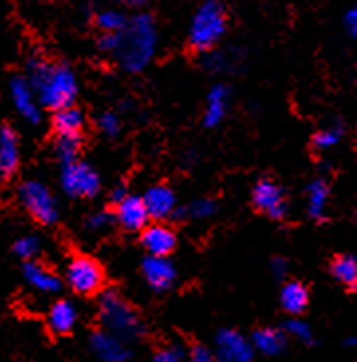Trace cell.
I'll return each instance as SVG.
<instances>
[{
  "label": "cell",
  "instance_id": "4316f807",
  "mask_svg": "<svg viewBox=\"0 0 357 362\" xmlns=\"http://www.w3.org/2000/svg\"><path fill=\"white\" fill-rule=\"evenodd\" d=\"M217 212V204L212 198H198L188 206H183L180 210H176V218H190V220H207Z\"/></svg>",
  "mask_w": 357,
  "mask_h": 362
},
{
  "label": "cell",
  "instance_id": "1f68e13d",
  "mask_svg": "<svg viewBox=\"0 0 357 362\" xmlns=\"http://www.w3.org/2000/svg\"><path fill=\"white\" fill-rule=\"evenodd\" d=\"M97 125L101 129V133L109 139H115L121 133V119L115 111H105L97 117Z\"/></svg>",
  "mask_w": 357,
  "mask_h": 362
},
{
  "label": "cell",
  "instance_id": "83f0119b",
  "mask_svg": "<svg viewBox=\"0 0 357 362\" xmlns=\"http://www.w3.org/2000/svg\"><path fill=\"white\" fill-rule=\"evenodd\" d=\"M79 151H81V137H68V135L56 137V157L61 163V167L79 160Z\"/></svg>",
  "mask_w": 357,
  "mask_h": 362
},
{
  "label": "cell",
  "instance_id": "603a6c76",
  "mask_svg": "<svg viewBox=\"0 0 357 362\" xmlns=\"http://www.w3.org/2000/svg\"><path fill=\"white\" fill-rule=\"evenodd\" d=\"M329 186L324 178L312 180L306 188V208H308L310 218L316 222H322L326 218V208H328Z\"/></svg>",
  "mask_w": 357,
  "mask_h": 362
},
{
  "label": "cell",
  "instance_id": "9c48e42d",
  "mask_svg": "<svg viewBox=\"0 0 357 362\" xmlns=\"http://www.w3.org/2000/svg\"><path fill=\"white\" fill-rule=\"evenodd\" d=\"M213 356L217 362H253L255 349L249 339L233 329H222L215 334Z\"/></svg>",
  "mask_w": 357,
  "mask_h": 362
},
{
  "label": "cell",
  "instance_id": "f1b7e54d",
  "mask_svg": "<svg viewBox=\"0 0 357 362\" xmlns=\"http://www.w3.org/2000/svg\"><path fill=\"white\" fill-rule=\"evenodd\" d=\"M344 133H346V127L341 123H332L328 127L320 129L318 133L312 139V145L318 151H328V148H334L336 145H339V141L344 139Z\"/></svg>",
  "mask_w": 357,
  "mask_h": 362
},
{
  "label": "cell",
  "instance_id": "60d3db41",
  "mask_svg": "<svg viewBox=\"0 0 357 362\" xmlns=\"http://www.w3.org/2000/svg\"><path fill=\"white\" fill-rule=\"evenodd\" d=\"M348 344L351 346V349H356L357 351V337H351V339L348 341Z\"/></svg>",
  "mask_w": 357,
  "mask_h": 362
},
{
  "label": "cell",
  "instance_id": "8fae6325",
  "mask_svg": "<svg viewBox=\"0 0 357 362\" xmlns=\"http://www.w3.org/2000/svg\"><path fill=\"white\" fill-rule=\"evenodd\" d=\"M89 349L101 362H126L133 356L131 344L105 329H99L91 334Z\"/></svg>",
  "mask_w": 357,
  "mask_h": 362
},
{
  "label": "cell",
  "instance_id": "e575fe53",
  "mask_svg": "<svg viewBox=\"0 0 357 362\" xmlns=\"http://www.w3.org/2000/svg\"><path fill=\"white\" fill-rule=\"evenodd\" d=\"M116 48H119V34H99L97 38V49L105 56H115Z\"/></svg>",
  "mask_w": 357,
  "mask_h": 362
},
{
  "label": "cell",
  "instance_id": "f546056e",
  "mask_svg": "<svg viewBox=\"0 0 357 362\" xmlns=\"http://www.w3.org/2000/svg\"><path fill=\"white\" fill-rule=\"evenodd\" d=\"M40 247H42V244L36 235H22L14 242V254L24 262H34L36 255L40 254Z\"/></svg>",
  "mask_w": 357,
  "mask_h": 362
},
{
  "label": "cell",
  "instance_id": "44dd1931",
  "mask_svg": "<svg viewBox=\"0 0 357 362\" xmlns=\"http://www.w3.org/2000/svg\"><path fill=\"white\" fill-rule=\"evenodd\" d=\"M52 125H54V131H56V137H61V135L81 137V131L85 127V115L75 105L63 107L59 111H54Z\"/></svg>",
  "mask_w": 357,
  "mask_h": 362
},
{
  "label": "cell",
  "instance_id": "836d02e7",
  "mask_svg": "<svg viewBox=\"0 0 357 362\" xmlns=\"http://www.w3.org/2000/svg\"><path fill=\"white\" fill-rule=\"evenodd\" d=\"M150 362H188V354L183 353L180 346L170 344V346H164V349L156 351Z\"/></svg>",
  "mask_w": 357,
  "mask_h": 362
},
{
  "label": "cell",
  "instance_id": "5b68a950",
  "mask_svg": "<svg viewBox=\"0 0 357 362\" xmlns=\"http://www.w3.org/2000/svg\"><path fill=\"white\" fill-rule=\"evenodd\" d=\"M18 202L36 222L44 226L56 224L59 218V206L56 196L40 180H24L16 190Z\"/></svg>",
  "mask_w": 357,
  "mask_h": 362
},
{
  "label": "cell",
  "instance_id": "5bb4252c",
  "mask_svg": "<svg viewBox=\"0 0 357 362\" xmlns=\"http://www.w3.org/2000/svg\"><path fill=\"white\" fill-rule=\"evenodd\" d=\"M143 275L146 284L155 291H168L176 284V267L168 257L148 255L143 262Z\"/></svg>",
  "mask_w": 357,
  "mask_h": 362
},
{
  "label": "cell",
  "instance_id": "ba28073f",
  "mask_svg": "<svg viewBox=\"0 0 357 362\" xmlns=\"http://www.w3.org/2000/svg\"><path fill=\"white\" fill-rule=\"evenodd\" d=\"M251 198L255 208L272 220H282L289 214V202H286V194H284L282 186H279L270 178H261L253 186Z\"/></svg>",
  "mask_w": 357,
  "mask_h": 362
},
{
  "label": "cell",
  "instance_id": "9a60e30c",
  "mask_svg": "<svg viewBox=\"0 0 357 362\" xmlns=\"http://www.w3.org/2000/svg\"><path fill=\"white\" fill-rule=\"evenodd\" d=\"M148 216L156 222H164L166 218L174 216L176 212V194L170 186L156 185L150 186L143 196Z\"/></svg>",
  "mask_w": 357,
  "mask_h": 362
},
{
  "label": "cell",
  "instance_id": "cb8c5ba5",
  "mask_svg": "<svg viewBox=\"0 0 357 362\" xmlns=\"http://www.w3.org/2000/svg\"><path fill=\"white\" fill-rule=\"evenodd\" d=\"M241 62V52L237 48H229V49H212L207 54H203V68L212 74H222V71H233L237 69Z\"/></svg>",
  "mask_w": 357,
  "mask_h": 362
},
{
  "label": "cell",
  "instance_id": "30bf717a",
  "mask_svg": "<svg viewBox=\"0 0 357 362\" xmlns=\"http://www.w3.org/2000/svg\"><path fill=\"white\" fill-rule=\"evenodd\" d=\"M10 98L14 103V109L18 111V115L30 125H38L42 121V105L38 98L34 93V89L30 86L26 78H12L10 81Z\"/></svg>",
  "mask_w": 357,
  "mask_h": 362
},
{
  "label": "cell",
  "instance_id": "ac0fdd59",
  "mask_svg": "<svg viewBox=\"0 0 357 362\" xmlns=\"http://www.w3.org/2000/svg\"><path fill=\"white\" fill-rule=\"evenodd\" d=\"M22 274H24L26 284L32 289H36L38 293L54 295L61 289V279H59L58 275L54 274L52 269H48L46 265L38 264V262H26Z\"/></svg>",
  "mask_w": 357,
  "mask_h": 362
},
{
  "label": "cell",
  "instance_id": "6da1fadb",
  "mask_svg": "<svg viewBox=\"0 0 357 362\" xmlns=\"http://www.w3.org/2000/svg\"><path fill=\"white\" fill-rule=\"evenodd\" d=\"M30 86L34 89L40 105L52 111L71 107L79 93V83L73 69L63 62H52L42 56L28 59Z\"/></svg>",
  "mask_w": 357,
  "mask_h": 362
},
{
  "label": "cell",
  "instance_id": "f35d334b",
  "mask_svg": "<svg viewBox=\"0 0 357 362\" xmlns=\"http://www.w3.org/2000/svg\"><path fill=\"white\" fill-rule=\"evenodd\" d=\"M126 196H128V192H126L125 186L119 185V186H115V188H113L111 192H109V200H111V204L116 206L119 202H123Z\"/></svg>",
  "mask_w": 357,
  "mask_h": 362
},
{
  "label": "cell",
  "instance_id": "3957f363",
  "mask_svg": "<svg viewBox=\"0 0 357 362\" xmlns=\"http://www.w3.org/2000/svg\"><path fill=\"white\" fill-rule=\"evenodd\" d=\"M229 16L227 6L222 0H203L193 12L190 30H188V44L193 52L207 54L217 48L225 32H227Z\"/></svg>",
  "mask_w": 357,
  "mask_h": 362
},
{
  "label": "cell",
  "instance_id": "d4e9b609",
  "mask_svg": "<svg viewBox=\"0 0 357 362\" xmlns=\"http://www.w3.org/2000/svg\"><path fill=\"white\" fill-rule=\"evenodd\" d=\"M93 20H95L97 28L101 30V34H119L125 30L128 16L119 8H103L95 12Z\"/></svg>",
  "mask_w": 357,
  "mask_h": 362
},
{
  "label": "cell",
  "instance_id": "484cf974",
  "mask_svg": "<svg viewBox=\"0 0 357 362\" xmlns=\"http://www.w3.org/2000/svg\"><path fill=\"white\" fill-rule=\"evenodd\" d=\"M332 275L336 277V281L348 287L357 285V257L351 254L338 255L332 262Z\"/></svg>",
  "mask_w": 357,
  "mask_h": 362
},
{
  "label": "cell",
  "instance_id": "d590c367",
  "mask_svg": "<svg viewBox=\"0 0 357 362\" xmlns=\"http://www.w3.org/2000/svg\"><path fill=\"white\" fill-rule=\"evenodd\" d=\"M188 362H217V361H215V356H213V353L207 349V346H203V344H195V346H192V351L188 353Z\"/></svg>",
  "mask_w": 357,
  "mask_h": 362
},
{
  "label": "cell",
  "instance_id": "2e32d148",
  "mask_svg": "<svg viewBox=\"0 0 357 362\" xmlns=\"http://www.w3.org/2000/svg\"><path fill=\"white\" fill-rule=\"evenodd\" d=\"M231 103V91L225 83H215L207 98H205V109H203V125L205 127H217L222 123Z\"/></svg>",
  "mask_w": 357,
  "mask_h": 362
},
{
  "label": "cell",
  "instance_id": "7402d4cb",
  "mask_svg": "<svg viewBox=\"0 0 357 362\" xmlns=\"http://www.w3.org/2000/svg\"><path fill=\"white\" fill-rule=\"evenodd\" d=\"M310 303L308 289L300 281H289L282 285L280 289V305L282 309L292 317H298L306 311V307Z\"/></svg>",
  "mask_w": 357,
  "mask_h": 362
},
{
  "label": "cell",
  "instance_id": "4dcf8cb0",
  "mask_svg": "<svg viewBox=\"0 0 357 362\" xmlns=\"http://www.w3.org/2000/svg\"><path fill=\"white\" fill-rule=\"evenodd\" d=\"M284 333H286V337H292V339H296L300 343H314V333H312L310 325L304 323V321H300V319H290V321H286V325H284Z\"/></svg>",
  "mask_w": 357,
  "mask_h": 362
},
{
  "label": "cell",
  "instance_id": "7c38bea8",
  "mask_svg": "<svg viewBox=\"0 0 357 362\" xmlns=\"http://www.w3.org/2000/svg\"><path fill=\"white\" fill-rule=\"evenodd\" d=\"M140 242L148 255L168 257L176 250V232L164 222L148 224L140 234Z\"/></svg>",
  "mask_w": 357,
  "mask_h": 362
},
{
  "label": "cell",
  "instance_id": "d6986e66",
  "mask_svg": "<svg viewBox=\"0 0 357 362\" xmlns=\"http://www.w3.org/2000/svg\"><path fill=\"white\" fill-rule=\"evenodd\" d=\"M78 307L68 301V299H59L49 307L48 311V329L54 334H69L75 325H78Z\"/></svg>",
  "mask_w": 357,
  "mask_h": 362
},
{
  "label": "cell",
  "instance_id": "52a82bcc",
  "mask_svg": "<svg viewBox=\"0 0 357 362\" xmlns=\"http://www.w3.org/2000/svg\"><path fill=\"white\" fill-rule=\"evenodd\" d=\"M61 190L71 198H93L101 188V178L89 163L75 160L61 167Z\"/></svg>",
  "mask_w": 357,
  "mask_h": 362
},
{
  "label": "cell",
  "instance_id": "b9f144b4",
  "mask_svg": "<svg viewBox=\"0 0 357 362\" xmlns=\"http://www.w3.org/2000/svg\"><path fill=\"white\" fill-rule=\"evenodd\" d=\"M356 289H357V285H356Z\"/></svg>",
  "mask_w": 357,
  "mask_h": 362
},
{
  "label": "cell",
  "instance_id": "74e56055",
  "mask_svg": "<svg viewBox=\"0 0 357 362\" xmlns=\"http://www.w3.org/2000/svg\"><path fill=\"white\" fill-rule=\"evenodd\" d=\"M270 272L274 274V277H284V275L289 274V262L282 259V257H274L270 262Z\"/></svg>",
  "mask_w": 357,
  "mask_h": 362
},
{
  "label": "cell",
  "instance_id": "277c9868",
  "mask_svg": "<svg viewBox=\"0 0 357 362\" xmlns=\"http://www.w3.org/2000/svg\"><path fill=\"white\" fill-rule=\"evenodd\" d=\"M99 321L105 331L128 344L140 341L146 333L140 315L119 291H105L99 297Z\"/></svg>",
  "mask_w": 357,
  "mask_h": 362
},
{
  "label": "cell",
  "instance_id": "e0dca14e",
  "mask_svg": "<svg viewBox=\"0 0 357 362\" xmlns=\"http://www.w3.org/2000/svg\"><path fill=\"white\" fill-rule=\"evenodd\" d=\"M20 165V145L16 131L8 125L0 127V178L16 175Z\"/></svg>",
  "mask_w": 357,
  "mask_h": 362
},
{
  "label": "cell",
  "instance_id": "ab89813d",
  "mask_svg": "<svg viewBox=\"0 0 357 362\" xmlns=\"http://www.w3.org/2000/svg\"><path fill=\"white\" fill-rule=\"evenodd\" d=\"M121 6H126V8H143L148 0H115Z\"/></svg>",
  "mask_w": 357,
  "mask_h": 362
},
{
  "label": "cell",
  "instance_id": "ffe728a7",
  "mask_svg": "<svg viewBox=\"0 0 357 362\" xmlns=\"http://www.w3.org/2000/svg\"><path fill=\"white\" fill-rule=\"evenodd\" d=\"M253 349L257 353L265 354V356H279L284 353L289 337L282 329H274V327H262L253 333Z\"/></svg>",
  "mask_w": 357,
  "mask_h": 362
},
{
  "label": "cell",
  "instance_id": "4fadbf2b",
  "mask_svg": "<svg viewBox=\"0 0 357 362\" xmlns=\"http://www.w3.org/2000/svg\"><path fill=\"white\" fill-rule=\"evenodd\" d=\"M115 220L126 232H143L150 220L143 196L128 194L123 202H119L115 206Z\"/></svg>",
  "mask_w": 357,
  "mask_h": 362
},
{
  "label": "cell",
  "instance_id": "8992f818",
  "mask_svg": "<svg viewBox=\"0 0 357 362\" xmlns=\"http://www.w3.org/2000/svg\"><path fill=\"white\" fill-rule=\"evenodd\" d=\"M66 281L78 295H95L105 281L103 267L89 255H75L66 267Z\"/></svg>",
  "mask_w": 357,
  "mask_h": 362
},
{
  "label": "cell",
  "instance_id": "7a4b0ae2",
  "mask_svg": "<svg viewBox=\"0 0 357 362\" xmlns=\"http://www.w3.org/2000/svg\"><path fill=\"white\" fill-rule=\"evenodd\" d=\"M158 48L156 20L148 12L131 16L123 32H119V48L113 59L126 74H138L152 62Z\"/></svg>",
  "mask_w": 357,
  "mask_h": 362
},
{
  "label": "cell",
  "instance_id": "d6a6232c",
  "mask_svg": "<svg viewBox=\"0 0 357 362\" xmlns=\"http://www.w3.org/2000/svg\"><path fill=\"white\" fill-rule=\"evenodd\" d=\"M113 222V216L109 214L107 210H97V212H91V214L85 218V228H87V232H103L107 230L109 226Z\"/></svg>",
  "mask_w": 357,
  "mask_h": 362
},
{
  "label": "cell",
  "instance_id": "8d00e7d4",
  "mask_svg": "<svg viewBox=\"0 0 357 362\" xmlns=\"http://www.w3.org/2000/svg\"><path fill=\"white\" fill-rule=\"evenodd\" d=\"M344 26H346V32H348L351 38L357 40V4L353 8H349L344 16Z\"/></svg>",
  "mask_w": 357,
  "mask_h": 362
}]
</instances>
